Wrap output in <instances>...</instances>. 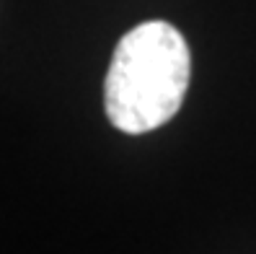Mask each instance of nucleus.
Listing matches in <instances>:
<instances>
[{"instance_id":"nucleus-1","label":"nucleus","mask_w":256,"mask_h":254,"mask_svg":"<svg viewBox=\"0 0 256 254\" xmlns=\"http://www.w3.org/2000/svg\"><path fill=\"white\" fill-rule=\"evenodd\" d=\"M192 78L189 44L168 21H145L119 39L104 83L109 122L127 132L158 130L182 109Z\"/></svg>"}]
</instances>
